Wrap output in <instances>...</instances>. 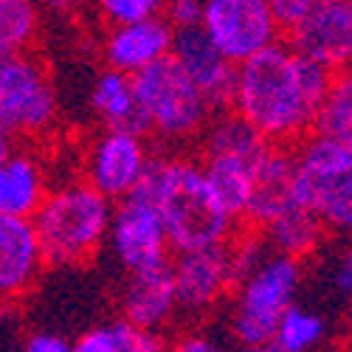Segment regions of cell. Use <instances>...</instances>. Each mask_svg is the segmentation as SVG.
Here are the masks:
<instances>
[{"label":"cell","mask_w":352,"mask_h":352,"mask_svg":"<svg viewBox=\"0 0 352 352\" xmlns=\"http://www.w3.org/2000/svg\"><path fill=\"white\" fill-rule=\"evenodd\" d=\"M333 74L290 43H271L237 65L231 110L274 146L299 144L316 130Z\"/></svg>","instance_id":"6da1fadb"},{"label":"cell","mask_w":352,"mask_h":352,"mask_svg":"<svg viewBox=\"0 0 352 352\" xmlns=\"http://www.w3.org/2000/svg\"><path fill=\"white\" fill-rule=\"evenodd\" d=\"M138 189L155 203L172 254L223 245L237 237V220L220 203L200 158L153 155Z\"/></svg>","instance_id":"7a4b0ae2"},{"label":"cell","mask_w":352,"mask_h":352,"mask_svg":"<svg viewBox=\"0 0 352 352\" xmlns=\"http://www.w3.org/2000/svg\"><path fill=\"white\" fill-rule=\"evenodd\" d=\"M113 200L85 178L48 189L34 212V228L45 254V265L68 268L94 259L107 243Z\"/></svg>","instance_id":"3957f363"},{"label":"cell","mask_w":352,"mask_h":352,"mask_svg":"<svg viewBox=\"0 0 352 352\" xmlns=\"http://www.w3.org/2000/svg\"><path fill=\"white\" fill-rule=\"evenodd\" d=\"M197 141H200L197 158L203 169H206V178L217 192L220 203L237 223L245 220L256 172L274 150V144L262 138L234 110L214 113Z\"/></svg>","instance_id":"277c9868"},{"label":"cell","mask_w":352,"mask_h":352,"mask_svg":"<svg viewBox=\"0 0 352 352\" xmlns=\"http://www.w3.org/2000/svg\"><path fill=\"white\" fill-rule=\"evenodd\" d=\"M302 259L268 251L256 265L234 285L228 313V333L237 346L271 344L279 318L290 305H296L302 287Z\"/></svg>","instance_id":"5b68a950"},{"label":"cell","mask_w":352,"mask_h":352,"mask_svg":"<svg viewBox=\"0 0 352 352\" xmlns=\"http://www.w3.org/2000/svg\"><path fill=\"white\" fill-rule=\"evenodd\" d=\"M135 102L141 113L144 135L150 133L166 144L197 141L212 122V104L200 94L189 74L175 63V56L153 63L133 76Z\"/></svg>","instance_id":"8992f818"},{"label":"cell","mask_w":352,"mask_h":352,"mask_svg":"<svg viewBox=\"0 0 352 352\" xmlns=\"http://www.w3.org/2000/svg\"><path fill=\"white\" fill-rule=\"evenodd\" d=\"M293 197L327 231L352 234V150L307 135L293 150Z\"/></svg>","instance_id":"52a82bcc"},{"label":"cell","mask_w":352,"mask_h":352,"mask_svg":"<svg viewBox=\"0 0 352 352\" xmlns=\"http://www.w3.org/2000/svg\"><path fill=\"white\" fill-rule=\"evenodd\" d=\"M60 122V96L48 68L28 54L0 56V127L14 138L48 135Z\"/></svg>","instance_id":"ba28073f"},{"label":"cell","mask_w":352,"mask_h":352,"mask_svg":"<svg viewBox=\"0 0 352 352\" xmlns=\"http://www.w3.org/2000/svg\"><path fill=\"white\" fill-rule=\"evenodd\" d=\"M200 28L226 60L240 65L276 43L285 25L268 0H203Z\"/></svg>","instance_id":"9c48e42d"},{"label":"cell","mask_w":352,"mask_h":352,"mask_svg":"<svg viewBox=\"0 0 352 352\" xmlns=\"http://www.w3.org/2000/svg\"><path fill=\"white\" fill-rule=\"evenodd\" d=\"M150 161L153 153L144 133L124 127H102V133H96L85 150L82 178L116 203L141 186Z\"/></svg>","instance_id":"30bf717a"},{"label":"cell","mask_w":352,"mask_h":352,"mask_svg":"<svg viewBox=\"0 0 352 352\" xmlns=\"http://www.w3.org/2000/svg\"><path fill=\"white\" fill-rule=\"evenodd\" d=\"M107 243L113 256L119 259V265L127 274L172 259V245L164 220L144 189H135L133 195L113 203Z\"/></svg>","instance_id":"8fae6325"},{"label":"cell","mask_w":352,"mask_h":352,"mask_svg":"<svg viewBox=\"0 0 352 352\" xmlns=\"http://www.w3.org/2000/svg\"><path fill=\"white\" fill-rule=\"evenodd\" d=\"M175 296H178V316L189 321L206 318L212 310L234 290L237 274H234L231 243L181 251L172 256Z\"/></svg>","instance_id":"7c38bea8"},{"label":"cell","mask_w":352,"mask_h":352,"mask_svg":"<svg viewBox=\"0 0 352 352\" xmlns=\"http://www.w3.org/2000/svg\"><path fill=\"white\" fill-rule=\"evenodd\" d=\"M287 43L330 74L352 68V0H316L287 25Z\"/></svg>","instance_id":"4fadbf2b"},{"label":"cell","mask_w":352,"mask_h":352,"mask_svg":"<svg viewBox=\"0 0 352 352\" xmlns=\"http://www.w3.org/2000/svg\"><path fill=\"white\" fill-rule=\"evenodd\" d=\"M172 56H175V63L189 74V79L200 87V94L206 96V102L212 104L214 113L231 110L237 65L226 60L200 25L175 28Z\"/></svg>","instance_id":"5bb4252c"},{"label":"cell","mask_w":352,"mask_h":352,"mask_svg":"<svg viewBox=\"0 0 352 352\" xmlns=\"http://www.w3.org/2000/svg\"><path fill=\"white\" fill-rule=\"evenodd\" d=\"M172 43H175V28L164 14L124 25H107L102 37V60L104 68L135 76L138 71L169 56Z\"/></svg>","instance_id":"9a60e30c"},{"label":"cell","mask_w":352,"mask_h":352,"mask_svg":"<svg viewBox=\"0 0 352 352\" xmlns=\"http://www.w3.org/2000/svg\"><path fill=\"white\" fill-rule=\"evenodd\" d=\"M122 321L141 330L161 333L178 316V296H175L172 259L153 268L130 271L119 290Z\"/></svg>","instance_id":"2e32d148"},{"label":"cell","mask_w":352,"mask_h":352,"mask_svg":"<svg viewBox=\"0 0 352 352\" xmlns=\"http://www.w3.org/2000/svg\"><path fill=\"white\" fill-rule=\"evenodd\" d=\"M45 254L32 217H0V302L23 299L40 279Z\"/></svg>","instance_id":"e0dca14e"},{"label":"cell","mask_w":352,"mask_h":352,"mask_svg":"<svg viewBox=\"0 0 352 352\" xmlns=\"http://www.w3.org/2000/svg\"><path fill=\"white\" fill-rule=\"evenodd\" d=\"M45 195V164L32 150H14L0 164V217H34Z\"/></svg>","instance_id":"ac0fdd59"},{"label":"cell","mask_w":352,"mask_h":352,"mask_svg":"<svg viewBox=\"0 0 352 352\" xmlns=\"http://www.w3.org/2000/svg\"><path fill=\"white\" fill-rule=\"evenodd\" d=\"M290 206H296V197H293V153H287L285 146H274L256 172L245 220L262 228Z\"/></svg>","instance_id":"d6986e66"},{"label":"cell","mask_w":352,"mask_h":352,"mask_svg":"<svg viewBox=\"0 0 352 352\" xmlns=\"http://www.w3.org/2000/svg\"><path fill=\"white\" fill-rule=\"evenodd\" d=\"M91 110L96 113V119L102 127H124V130H138L144 133L141 113L135 102V85L133 76L104 68L91 87Z\"/></svg>","instance_id":"ffe728a7"},{"label":"cell","mask_w":352,"mask_h":352,"mask_svg":"<svg viewBox=\"0 0 352 352\" xmlns=\"http://www.w3.org/2000/svg\"><path fill=\"white\" fill-rule=\"evenodd\" d=\"M259 231H262V237H265L271 251L305 259L321 245V237H324L327 228L296 203V206H290L287 212H282L271 223H265Z\"/></svg>","instance_id":"44dd1931"},{"label":"cell","mask_w":352,"mask_h":352,"mask_svg":"<svg viewBox=\"0 0 352 352\" xmlns=\"http://www.w3.org/2000/svg\"><path fill=\"white\" fill-rule=\"evenodd\" d=\"M43 9L37 0H0V56L28 54L40 37Z\"/></svg>","instance_id":"7402d4cb"},{"label":"cell","mask_w":352,"mask_h":352,"mask_svg":"<svg viewBox=\"0 0 352 352\" xmlns=\"http://www.w3.org/2000/svg\"><path fill=\"white\" fill-rule=\"evenodd\" d=\"M316 133L352 150V68L333 74L324 104L318 110Z\"/></svg>","instance_id":"603a6c76"},{"label":"cell","mask_w":352,"mask_h":352,"mask_svg":"<svg viewBox=\"0 0 352 352\" xmlns=\"http://www.w3.org/2000/svg\"><path fill=\"white\" fill-rule=\"evenodd\" d=\"M327 333V321L321 313L302 307V305H290L285 316L279 318V327L274 333V344L282 352H313Z\"/></svg>","instance_id":"cb8c5ba5"},{"label":"cell","mask_w":352,"mask_h":352,"mask_svg":"<svg viewBox=\"0 0 352 352\" xmlns=\"http://www.w3.org/2000/svg\"><path fill=\"white\" fill-rule=\"evenodd\" d=\"M91 6L104 25H124L161 14L164 0H91Z\"/></svg>","instance_id":"d4e9b609"},{"label":"cell","mask_w":352,"mask_h":352,"mask_svg":"<svg viewBox=\"0 0 352 352\" xmlns=\"http://www.w3.org/2000/svg\"><path fill=\"white\" fill-rule=\"evenodd\" d=\"M116 352H169V341L155 330H141L116 321Z\"/></svg>","instance_id":"484cf974"},{"label":"cell","mask_w":352,"mask_h":352,"mask_svg":"<svg viewBox=\"0 0 352 352\" xmlns=\"http://www.w3.org/2000/svg\"><path fill=\"white\" fill-rule=\"evenodd\" d=\"M327 285L336 296L352 299V243L338 245L327 259Z\"/></svg>","instance_id":"4316f807"},{"label":"cell","mask_w":352,"mask_h":352,"mask_svg":"<svg viewBox=\"0 0 352 352\" xmlns=\"http://www.w3.org/2000/svg\"><path fill=\"white\" fill-rule=\"evenodd\" d=\"M169 352H228L220 338L206 330H184L169 341Z\"/></svg>","instance_id":"83f0119b"},{"label":"cell","mask_w":352,"mask_h":352,"mask_svg":"<svg viewBox=\"0 0 352 352\" xmlns=\"http://www.w3.org/2000/svg\"><path fill=\"white\" fill-rule=\"evenodd\" d=\"M161 14L172 23V28H192V25H200L203 0H164Z\"/></svg>","instance_id":"f1b7e54d"},{"label":"cell","mask_w":352,"mask_h":352,"mask_svg":"<svg viewBox=\"0 0 352 352\" xmlns=\"http://www.w3.org/2000/svg\"><path fill=\"white\" fill-rule=\"evenodd\" d=\"M71 352H116V327L102 324L85 330L76 341H71Z\"/></svg>","instance_id":"f546056e"},{"label":"cell","mask_w":352,"mask_h":352,"mask_svg":"<svg viewBox=\"0 0 352 352\" xmlns=\"http://www.w3.org/2000/svg\"><path fill=\"white\" fill-rule=\"evenodd\" d=\"M313 3H316V0H268V6L274 9V14L279 17V23L285 28L296 23Z\"/></svg>","instance_id":"4dcf8cb0"},{"label":"cell","mask_w":352,"mask_h":352,"mask_svg":"<svg viewBox=\"0 0 352 352\" xmlns=\"http://www.w3.org/2000/svg\"><path fill=\"white\" fill-rule=\"evenodd\" d=\"M23 352H71V341L56 333H34L28 336Z\"/></svg>","instance_id":"1f68e13d"},{"label":"cell","mask_w":352,"mask_h":352,"mask_svg":"<svg viewBox=\"0 0 352 352\" xmlns=\"http://www.w3.org/2000/svg\"><path fill=\"white\" fill-rule=\"evenodd\" d=\"M40 3V9L45 12V14H51V17H56V20H71V17H76L91 0H37Z\"/></svg>","instance_id":"d6a6232c"},{"label":"cell","mask_w":352,"mask_h":352,"mask_svg":"<svg viewBox=\"0 0 352 352\" xmlns=\"http://www.w3.org/2000/svg\"><path fill=\"white\" fill-rule=\"evenodd\" d=\"M12 153H14V135L6 127H0V164H3Z\"/></svg>","instance_id":"836d02e7"},{"label":"cell","mask_w":352,"mask_h":352,"mask_svg":"<svg viewBox=\"0 0 352 352\" xmlns=\"http://www.w3.org/2000/svg\"><path fill=\"white\" fill-rule=\"evenodd\" d=\"M228 352H282V349L271 341V344H262V346H237V349H228Z\"/></svg>","instance_id":"e575fe53"}]
</instances>
